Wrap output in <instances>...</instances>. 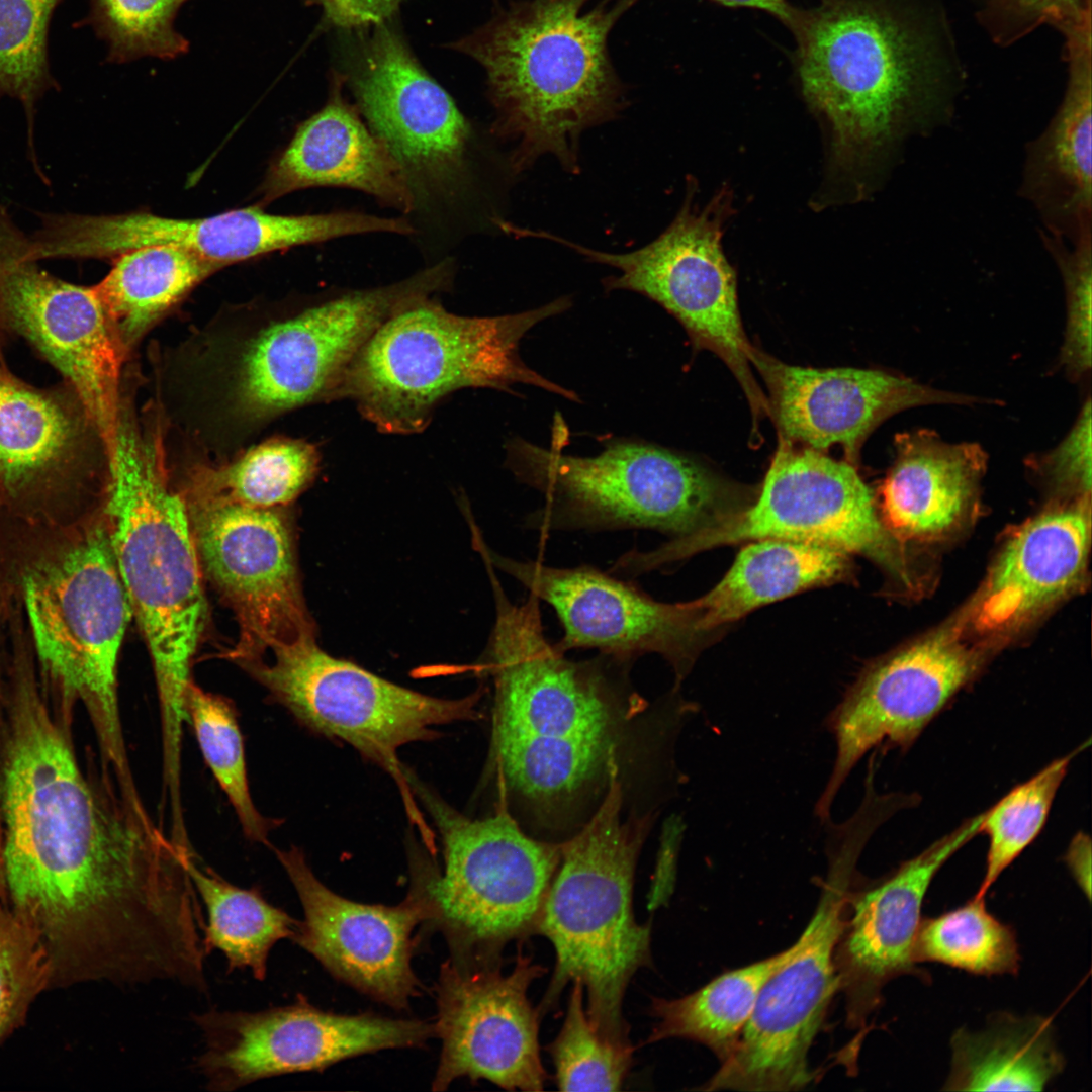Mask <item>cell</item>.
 I'll use <instances>...</instances> for the list:
<instances>
[{"label": "cell", "instance_id": "7dc6e473", "mask_svg": "<svg viewBox=\"0 0 1092 1092\" xmlns=\"http://www.w3.org/2000/svg\"><path fill=\"white\" fill-rule=\"evenodd\" d=\"M1091 399L1087 398L1066 437L1034 460L1059 488L1089 497L1091 491Z\"/></svg>", "mask_w": 1092, "mask_h": 1092}, {"label": "cell", "instance_id": "9c48e42d", "mask_svg": "<svg viewBox=\"0 0 1092 1092\" xmlns=\"http://www.w3.org/2000/svg\"><path fill=\"white\" fill-rule=\"evenodd\" d=\"M446 261L394 284L353 291L271 321L217 368L218 413L241 429L328 398L375 329L393 312L452 282Z\"/></svg>", "mask_w": 1092, "mask_h": 1092}, {"label": "cell", "instance_id": "83f0119b", "mask_svg": "<svg viewBox=\"0 0 1092 1092\" xmlns=\"http://www.w3.org/2000/svg\"><path fill=\"white\" fill-rule=\"evenodd\" d=\"M1089 545V497L1029 520L989 574L976 606L977 627L1009 630L1068 595L1083 577Z\"/></svg>", "mask_w": 1092, "mask_h": 1092}, {"label": "cell", "instance_id": "8992f818", "mask_svg": "<svg viewBox=\"0 0 1092 1092\" xmlns=\"http://www.w3.org/2000/svg\"><path fill=\"white\" fill-rule=\"evenodd\" d=\"M571 305L561 297L497 316H463L426 297L384 320L354 356L329 399L348 398L389 434H413L436 404L462 388L510 390L524 384L566 399L578 396L531 369L519 353L523 337Z\"/></svg>", "mask_w": 1092, "mask_h": 1092}, {"label": "cell", "instance_id": "f546056e", "mask_svg": "<svg viewBox=\"0 0 1092 1092\" xmlns=\"http://www.w3.org/2000/svg\"><path fill=\"white\" fill-rule=\"evenodd\" d=\"M881 487L882 520L896 536L928 538L957 525L974 504L987 456L976 443H948L918 429L895 437Z\"/></svg>", "mask_w": 1092, "mask_h": 1092}, {"label": "cell", "instance_id": "7402d4cb", "mask_svg": "<svg viewBox=\"0 0 1092 1092\" xmlns=\"http://www.w3.org/2000/svg\"><path fill=\"white\" fill-rule=\"evenodd\" d=\"M0 307L71 382L103 446L108 468L122 432L121 363L126 352L93 287L72 284L20 260L0 240Z\"/></svg>", "mask_w": 1092, "mask_h": 1092}, {"label": "cell", "instance_id": "8d00e7d4", "mask_svg": "<svg viewBox=\"0 0 1092 1092\" xmlns=\"http://www.w3.org/2000/svg\"><path fill=\"white\" fill-rule=\"evenodd\" d=\"M318 463L320 455L312 444L272 439L230 464L201 469L191 494L254 508L285 507L313 481Z\"/></svg>", "mask_w": 1092, "mask_h": 1092}, {"label": "cell", "instance_id": "4fadbf2b", "mask_svg": "<svg viewBox=\"0 0 1092 1092\" xmlns=\"http://www.w3.org/2000/svg\"><path fill=\"white\" fill-rule=\"evenodd\" d=\"M689 189L678 213L655 240L628 253L595 250L544 231L530 236L563 245L588 261L615 268L603 280L608 291L642 294L673 315L698 348L717 354L742 385L753 413L767 403L752 377L750 345L738 306L736 273L723 248L725 224L733 213L732 192L721 188L703 207Z\"/></svg>", "mask_w": 1092, "mask_h": 1092}, {"label": "cell", "instance_id": "681fc988", "mask_svg": "<svg viewBox=\"0 0 1092 1092\" xmlns=\"http://www.w3.org/2000/svg\"><path fill=\"white\" fill-rule=\"evenodd\" d=\"M1066 864L1075 882L1088 900L1091 898V841L1078 833L1071 840L1065 855Z\"/></svg>", "mask_w": 1092, "mask_h": 1092}, {"label": "cell", "instance_id": "8fae6325", "mask_svg": "<svg viewBox=\"0 0 1092 1092\" xmlns=\"http://www.w3.org/2000/svg\"><path fill=\"white\" fill-rule=\"evenodd\" d=\"M24 595L36 651L51 679L86 706L104 763L133 783L116 692L117 658L131 608L105 527L32 570Z\"/></svg>", "mask_w": 1092, "mask_h": 1092}, {"label": "cell", "instance_id": "4316f807", "mask_svg": "<svg viewBox=\"0 0 1092 1092\" xmlns=\"http://www.w3.org/2000/svg\"><path fill=\"white\" fill-rule=\"evenodd\" d=\"M327 186L364 192L405 216L414 210L412 193L388 148L340 92L299 125L270 168L264 194L272 200Z\"/></svg>", "mask_w": 1092, "mask_h": 1092}, {"label": "cell", "instance_id": "f35d334b", "mask_svg": "<svg viewBox=\"0 0 1092 1092\" xmlns=\"http://www.w3.org/2000/svg\"><path fill=\"white\" fill-rule=\"evenodd\" d=\"M185 709L203 758L228 796L243 833L251 841L271 846L269 834L278 823L263 816L251 797L244 741L235 706L224 697L205 692L192 680L187 688Z\"/></svg>", "mask_w": 1092, "mask_h": 1092}, {"label": "cell", "instance_id": "7bdbcfd3", "mask_svg": "<svg viewBox=\"0 0 1092 1092\" xmlns=\"http://www.w3.org/2000/svg\"><path fill=\"white\" fill-rule=\"evenodd\" d=\"M52 967L36 930L9 904L0 878V1046L51 990Z\"/></svg>", "mask_w": 1092, "mask_h": 1092}, {"label": "cell", "instance_id": "ffe728a7", "mask_svg": "<svg viewBox=\"0 0 1092 1092\" xmlns=\"http://www.w3.org/2000/svg\"><path fill=\"white\" fill-rule=\"evenodd\" d=\"M500 968L502 959L452 957L441 966L434 1028L442 1049L433 1090H445L458 1078L483 1079L511 1091L544 1089L541 1015L528 990L547 970L522 950L509 974Z\"/></svg>", "mask_w": 1092, "mask_h": 1092}, {"label": "cell", "instance_id": "ba28073f", "mask_svg": "<svg viewBox=\"0 0 1092 1092\" xmlns=\"http://www.w3.org/2000/svg\"><path fill=\"white\" fill-rule=\"evenodd\" d=\"M107 532L132 616L151 654L162 730L182 731L190 666L205 625L202 571L185 498L124 437L109 469Z\"/></svg>", "mask_w": 1092, "mask_h": 1092}, {"label": "cell", "instance_id": "836d02e7", "mask_svg": "<svg viewBox=\"0 0 1092 1092\" xmlns=\"http://www.w3.org/2000/svg\"><path fill=\"white\" fill-rule=\"evenodd\" d=\"M786 950L715 978L676 999L652 997L656 1019L645 1043L686 1038L708 1046L725 1062L735 1051L765 980L792 953Z\"/></svg>", "mask_w": 1092, "mask_h": 1092}, {"label": "cell", "instance_id": "ee69618b", "mask_svg": "<svg viewBox=\"0 0 1092 1092\" xmlns=\"http://www.w3.org/2000/svg\"><path fill=\"white\" fill-rule=\"evenodd\" d=\"M186 1L90 0L88 22L108 44L113 61L144 56L173 58L187 50V40L173 27Z\"/></svg>", "mask_w": 1092, "mask_h": 1092}, {"label": "cell", "instance_id": "f907efd6", "mask_svg": "<svg viewBox=\"0 0 1092 1092\" xmlns=\"http://www.w3.org/2000/svg\"><path fill=\"white\" fill-rule=\"evenodd\" d=\"M732 7H749L764 10L791 26L796 11L788 0H711Z\"/></svg>", "mask_w": 1092, "mask_h": 1092}, {"label": "cell", "instance_id": "5b68a950", "mask_svg": "<svg viewBox=\"0 0 1092 1092\" xmlns=\"http://www.w3.org/2000/svg\"><path fill=\"white\" fill-rule=\"evenodd\" d=\"M617 775V768L611 771L607 794L588 822L562 842L536 929L556 958L538 1011H551L564 987L579 981L597 1032L629 1048L625 993L635 973L651 964V926L636 921L632 904L636 862L650 817L623 821Z\"/></svg>", "mask_w": 1092, "mask_h": 1092}, {"label": "cell", "instance_id": "bcb514c9", "mask_svg": "<svg viewBox=\"0 0 1092 1092\" xmlns=\"http://www.w3.org/2000/svg\"><path fill=\"white\" fill-rule=\"evenodd\" d=\"M980 14L993 39L1008 44L1041 24L1064 32L1091 21V0H984Z\"/></svg>", "mask_w": 1092, "mask_h": 1092}, {"label": "cell", "instance_id": "5bb4252c", "mask_svg": "<svg viewBox=\"0 0 1092 1092\" xmlns=\"http://www.w3.org/2000/svg\"><path fill=\"white\" fill-rule=\"evenodd\" d=\"M763 538L812 542L863 555L909 585L897 536L879 516L852 463L780 439L759 493L742 512L698 533L642 551L652 571L717 546Z\"/></svg>", "mask_w": 1092, "mask_h": 1092}, {"label": "cell", "instance_id": "d6a6232c", "mask_svg": "<svg viewBox=\"0 0 1092 1092\" xmlns=\"http://www.w3.org/2000/svg\"><path fill=\"white\" fill-rule=\"evenodd\" d=\"M220 268L172 245H149L114 257L94 286L125 351L195 285Z\"/></svg>", "mask_w": 1092, "mask_h": 1092}, {"label": "cell", "instance_id": "52a82bcc", "mask_svg": "<svg viewBox=\"0 0 1092 1092\" xmlns=\"http://www.w3.org/2000/svg\"><path fill=\"white\" fill-rule=\"evenodd\" d=\"M522 438L507 444V466L538 490L544 505L527 527L549 531L650 529L672 538L717 526L755 495L695 459L640 441L616 440L594 456L561 452Z\"/></svg>", "mask_w": 1092, "mask_h": 1092}, {"label": "cell", "instance_id": "ab89813d", "mask_svg": "<svg viewBox=\"0 0 1092 1092\" xmlns=\"http://www.w3.org/2000/svg\"><path fill=\"white\" fill-rule=\"evenodd\" d=\"M1083 748L1052 761L983 812L979 833L988 837V850L984 877L974 896L985 897L999 876L1040 833L1069 765Z\"/></svg>", "mask_w": 1092, "mask_h": 1092}, {"label": "cell", "instance_id": "30bf717a", "mask_svg": "<svg viewBox=\"0 0 1092 1092\" xmlns=\"http://www.w3.org/2000/svg\"><path fill=\"white\" fill-rule=\"evenodd\" d=\"M441 837L444 871L419 866L434 909L431 923L457 959H500L511 941L536 934L562 843L525 834L512 816L471 819L408 772ZM430 864V863H429Z\"/></svg>", "mask_w": 1092, "mask_h": 1092}, {"label": "cell", "instance_id": "3957f363", "mask_svg": "<svg viewBox=\"0 0 1092 1092\" xmlns=\"http://www.w3.org/2000/svg\"><path fill=\"white\" fill-rule=\"evenodd\" d=\"M495 621L483 655L494 684L491 756L505 785L541 806L576 798L615 766L620 684L633 660L600 653L574 661L547 640L540 600L521 605L487 571Z\"/></svg>", "mask_w": 1092, "mask_h": 1092}, {"label": "cell", "instance_id": "7a4b0ae2", "mask_svg": "<svg viewBox=\"0 0 1092 1092\" xmlns=\"http://www.w3.org/2000/svg\"><path fill=\"white\" fill-rule=\"evenodd\" d=\"M929 16L872 0L796 11L802 93L825 123L828 180L848 199L871 194L902 142L948 111L952 66Z\"/></svg>", "mask_w": 1092, "mask_h": 1092}, {"label": "cell", "instance_id": "f6af8a7d", "mask_svg": "<svg viewBox=\"0 0 1092 1092\" xmlns=\"http://www.w3.org/2000/svg\"><path fill=\"white\" fill-rule=\"evenodd\" d=\"M1040 236L1061 271L1066 291L1067 325L1060 363L1071 377L1080 378L1092 363V229L1069 245L1045 231Z\"/></svg>", "mask_w": 1092, "mask_h": 1092}, {"label": "cell", "instance_id": "cb8c5ba5", "mask_svg": "<svg viewBox=\"0 0 1092 1092\" xmlns=\"http://www.w3.org/2000/svg\"><path fill=\"white\" fill-rule=\"evenodd\" d=\"M272 849L304 913L291 940L339 980L392 1008H406L421 987L412 968L413 931L434 913L420 873L400 904H364L324 885L298 847Z\"/></svg>", "mask_w": 1092, "mask_h": 1092}, {"label": "cell", "instance_id": "44dd1931", "mask_svg": "<svg viewBox=\"0 0 1092 1092\" xmlns=\"http://www.w3.org/2000/svg\"><path fill=\"white\" fill-rule=\"evenodd\" d=\"M473 544L494 568L554 609L564 631L555 643L562 652L592 648L631 660L656 653L680 681L712 640L714 633L703 628L695 600L659 602L633 583L589 565L560 568L515 560L491 550L481 533L473 535Z\"/></svg>", "mask_w": 1092, "mask_h": 1092}, {"label": "cell", "instance_id": "2e32d148", "mask_svg": "<svg viewBox=\"0 0 1092 1092\" xmlns=\"http://www.w3.org/2000/svg\"><path fill=\"white\" fill-rule=\"evenodd\" d=\"M202 574L232 608L237 663L316 638L302 594L293 529L280 508H254L191 494L185 498Z\"/></svg>", "mask_w": 1092, "mask_h": 1092}, {"label": "cell", "instance_id": "277c9868", "mask_svg": "<svg viewBox=\"0 0 1092 1092\" xmlns=\"http://www.w3.org/2000/svg\"><path fill=\"white\" fill-rule=\"evenodd\" d=\"M586 1L513 3L454 44L486 73L495 111L490 130L514 145L516 174L546 155L577 173L582 133L625 107L607 41L636 0L604 2L582 13Z\"/></svg>", "mask_w": 1092, "mask_h": 1092}, {"label": "cell", "instance_id": "e0dca14e", "mask_svg": "<svg viewBox=\"0 0 1092 1092\" xmlns=\"http://www.w3.org/2000/svg\"><path fill=\"white\" fill-rule=\"evenodd\" d=\"M352 91L363 119L402 172L412 214L458 206L471 189L474 130L397 34L377 30Z\"/></svg>", "mask_w": 1092, "mask_h": 1092}, {"label": "cell", "instance_id": "1f68e13d", "mask_svg": "<svg viewBox=\"0 0 1092 1092\" xmlns=\"http://www.w3.org/2000/svg\"><path fill=\"white\" fill-rule=\"evenodd\" d=\"M943 1090L1042 1091L1065 1069L1051 1017L993 1013L979 1030L961 1027L950 1039Z\"/></svg>", "mask_w": 1092, "mask_h": 1092}, {"label": "cell", "instance_id": "603a6c76", "mask_svg": "<svg viewBox=\"0 0 1092 1092\" xmlns=\"http://www.w3.org/2000/svg\"><path fill=\"white\" fill-rule=\"evenodd\" d=\"M981 665L957 631L944 628L867 668L827 721L837 753L817 802L818 817H829L839 789L868 751L909 748Z\"/></svg>", "mask_w": 1092, "mask_h": 1092}, {"label": "cell", "instance_id": "4dcf8cb0", "mask_svg": "<svg viewBox=\"0 0 1092 1092\" xmlns=\"http://www.w3.org/2000/svg\"><path fill=\"white\" fill-rule=\"evenodd\" d=\"M850 554L827 545L781 538L748 541L723 578L695 599L711 633L772 602L845 581Z\"/></svg>", "mask_w": 1092, "mask_h": 1092}, {"label": "cell", "instance_id": "d6986e66", "mask_svg": "<svg viewBox=\"0 0 1092 1092\" xmlns=\"http://www.w3.org/2000/svg\"><path fill=\"white\" fill-rule=\"evenodd\" d=\"M193 1021L204 1041L195 1067L211 1091L323 1070L381 1050L421 1046L435 1034L426 1021L336 1014L301 996L292 1005L260 1011L210 1009L194 1014Z\"/></svg>", "mask_w": 1092, "mask_h": 1092}, {"label": "cell", "instance_id": "b9f144b4", "mask_svg": "<svg viewBox=\"0 0 1092 1092\" xmlns=\"http://www.w3.org/2000/svg\"><path fill=\"white\" fill-rule=\"evenodd\" d=\"M64 0H0V98L18 99L27 115L54 83L48 55L54 11Z\"/></svg>", "mask_w": 1092, "mask_h": 1092}, {"label": "cell", "instance_id": "c3c4849f", "mask_svg": "<svg viewBox=\"0 0 1092 1092\" xmlns=\"http://www.w3.org/2000/svg\"><path fill=\"white\" fill-rule=\"evenodd\" d=\"M327 18L340 27L356 28L381 24L402 0H318Z\"/></svg>", "mask_w": 1092, "mask_h": 1092}, {"label": "cell", "instance_id": "74e56055", "mask_svg": "<svg viewBox=\"0 0 1092 1092\" xmlns=\"http://www.w3.org/2000/svg\"><path fill=\"white\" fill-rule=\"evenodd\" d=\"M917 964L938 963L981 976L1016 975L1021 956L1013 927L990 913L985 897L923 917L914 946Z\"/></svg>", "mask_w": 1092, "mask_h": 1092}, {"label": "cell", "instance_id": "e575fe53", "mask_svg": "<svg viewBox=\"0 0 1092 1092\" xmlns=\"http://www.w3.org/2000/svg\"><path fill=\"white\" fill-rule=\"evenodd\" d=\"M65 404L0 367V482L24 484L75 457L82 427Z\"/></svg>", "mask_w": 1092, "mask_h": 1092}, {"label": "cell", "instance_id": "484cf974", "mask_svg": "<svg viewBox=\"0 0 1092 1092\" xmlns=\"http://www.w3.org/2000/svg\"><path fill=\"white\" fill-rule=\"evenodd\" d=\"M751 362L767 385L780 439L818 451L839 445L852 464L869 435L899 412L980 401L881 370L793 366L756 349Z\"/></svg>", "mask_w": 1092, "mask_h": 1092}, {"label": "cell", "instance_id": "60d3db41", "mask_svg": "<svg viewBox=\"0 0 1092 1092\" xmlns=\"http://www.w3.org/2000/svg\"><path fill=\"white\" fill-rule=\"evenodd\" d=\"M561 1029L547 1050L560 1091H620L632 1066L633 1046L604 1039L584 1008V988L572 982Z\"/></svg>", "mask_w": 1092, "mask_h": 1092}, {"label": "cell", "instance_id": "f1b7e54d", "mask_svg": "<svg viewBox=\"0 0 1092 1092\" xmlns=\"http://www.w3.org/2000/svg\"><path fill=\"white\" fill-rule=\"evenodd\" d=\"M1064 36L1066 93L1048 127L1027 147L1020 193L1039 212L1045 232L1073 242L1092 229L1091 27Z\"/></svg>", "mask_w": 1092, "mask_h": 1092}, {"label": "cell", "instance_id": "d4e9b609", "mask_svg": "<svg viewBox=\"0 0 1092 1092\" xmlns=\"http://www.w3.org/2000/svg\"><path fill=\"white\" fill-rule=\"evenodd\" d=\"M982 819L983 812L965 820L881 880L852 889L834 952L850 1028L861 1032L893 979L928 980L914 958L923 901L943 864L980 832Z\"/></svg>", "mask_w": 1092, "mask_h": 1092}, {"label": "cell", "instance_id": "9a60e30c", "mask_svg": "<svg viewBox=\"0 0 1092 1092\" xmlns=\"http://www.w3.org/2000/svg\"><path fill=\"white\" fill-rule=\"evenodd\" d=\"M840 849L813 917L763 983L735 1051L699 1089L797 1091L816 1080L808 1055L839 989L834 952L861 846L847 841Z\"/></svg>", "mask_w": 1092, "mask_h": 1092}, {"label": "cell", "instance_id": "ac0fdd59", "mask_svg": "<svg viewBox=\"0 0 1092 1092\" xmlns=\"http://www.w3.org/2000/svg\"><path fill=\"white\" fill-rule=\"evenodd\" d=\"M386 217L363 212L278 215L259 207L201 218H169L148 212L49 216L23 243L26 260L115 257L149 245H172L219 267L294 246L384 233Z\"/></svg>", "mask_w": 1092, "mask_h": 1092}, {"label": "cell", "instance_id": "6da1fadb", "mask_svg": "<svg viewBox=\"0 0 1092 1092\" xmlns=\"http://www.w3.org/2000/svg\"><path fill=\"white\" fill-rule=\"evenodd\" d=\"M1 812L5 895L38 933L53 989L143 983L197 942L192 856L114 788L84 777L40 704L15 712Z\"/></svg>", "mask_w": 1092, "mask_h": 1092}, {"label": "cell", "instance_id": "d590c367", "mask_svg": "<svg viewBox=\"0 0 1092 1092\" xmlns=\"http://www.w3.org/2000/svg\"><path fill=\"white\" fill-rule=\"evenodd\" d=\"M186 866L207 912L205 954L217 949L229 973L249 969L256 980H265L271 949L279 940L292 939L298 920L270 904L258 888H240L211 868H200L195 856Z\"/></svg>", "mask_w": 1092, "mask_h": 1092}, {"label": "cell", "instance_id": "7c38bea8", "mask_svg": "<svg viewBox=\"0 0 1092 1092\" xmlns=\"http://www.w3.org/2000/svg\"><path fill=\"white\" fill-rule=\"evenodd\" d=\"M239 664L305 727L346 742L397 783L410 817L421 818L398 757L403 746L436 738V728L478 717L480 693L444 699L399 686L323 650L316 638Z\"/></svg>", "mask_w": 1092, "mask_h": 1092}]
</instances>
